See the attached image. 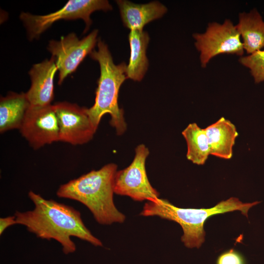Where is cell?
<instances>
[{"instance_id": "11", "label": "cell", "mask_w": 264, "mask_h": 264, "mask_svg": "<svg viewBox=\"0 0 264 264\" xmlns=\"http://www.w3.org/2000/svg\"><path fill=\"white\" fill-rule=\"evenodd\" d=\"M58 70L54 57L34 65L29 74L31 85L25 92L31 107L51 105L54 98V79Z\"/></svg>"}, {"instance_id": "3", "label": "cell", "mask_w": 264, "mask_h": 264, "mask_svg": "<svg viewBox=\"0 0 264 264\" xmlns=\"http://www.w3.org/2000/svg\"><path fill=\"white\" fill-rule=\"evenodd\" d=\"M98 50H93L90 57L98 62L100 75L98 80L95 102L87 108V113L94 127L97 129L101 118L106 114L110 115V124L115 128L118 135L126 130L127 124L124 111L118 106V97L120 88L127 78L125 63L115 65L107 45L98 38Z\"/></svg>"}, {"instance_id": "16", "label": "cell", "mask_w": 264, "mask_h": 264, "mask_svg": "<svg viewBox=\"0 0 264 264\" xmlns=\"http://www.w3.org/2000/svg\"><path fill=\"white\" fill-rule=\"evenodd\" d=\"M130 56L127 66V78L140 81L144 77L149 66L146 50L150 37L146 31L131 30L129 34Z\"/></svg>"}, {"instance_id": "8", "label": "cell", "mask_w": 264, "mask_h": 264, "mask_svg": "<svg viewBox=\"0 0 264 264\" xmlns=\"http://www.w3.org/2000/svg\"><path fill=\"white\" fill-rule=\"evenodd\" d=\"M98 30L94 29L79 40L74 33L62 36L58 41L49 42L47 49L55 59L59 71L58 84L74 72L85 57L94 50L97 44Z\"/></svg>"}, {"instance_id": "1", "label": "cell", "mask_w": 264, "mask_h": 264, "mask_svg": "<svg viewBox=\"0 0 264 264\" xmlns=\"http://www.w3.org/2000/svg\"><path fill=\"white\" fill-rule=\"evenodd\" d=\"M28 197L34 204L33 210L16 211V224L25 226L38 238L59 242L66 254L76 250L71 237L87 241L96 246L103 245L84 224L79 211L52 199H46L32 191Z\"/></svg>"}, {"instance_id": "19", "label": "cell", "mask_w": 264, "mask_h": 264, "mask_svg": "<svg viewBox=\"0 0 264 264\" xmlns=\"http://www.w3.org/2000/svg\"><path fill=\"white\" fill-rule=\"evenodd\" d=\"M217 264H244V261L238 252L232 249L220 254Z\"/></svg>"}, {"instance_id": "4", "label": "cell", "mask_w": 264, "mask_h": 264, "mask_svg": "<svg viewBox=\"0 0 264 264\" xmlns=\"http://www.w3.org/2000/svg\"><path fill=\"white\" fill-rule=\"evenodd\" d=\"M259 202L243 203L238 198L232 197L209 209L181 208L174 205L167 199L159 198L148 201L140 215L158 216L177 222L182 228L181 241L185 246L199 248L204 242V224L208 218L216 214L234 211H240L247 217L249 209Z\"/></svg>"}, {"instance_id": "7", "label": "cell", "mask_w": 264, "mask_h": 264, "mask_svg": "<svg viewBox=\"0 0 264 264\" xmlns=\"http://www.w3.org/2000/svg\"><path fill=\"white\" fill-rule=\"evenodd\" d=\"M149 154L144 144L137 146L135 155L127 168L117 171L114 179V193L126 196L136 201H153L159 198V193L151 184L146 173V160Z\"/></svg>"}, {"instance_id": "13", "label": "cell", "mask_w": 264, "mask_h": 264, "mask_svg": "<svg viewBox=\"0 0 264 264\" xmlns=\"http://www.w3.org/2000/svg\"><path fill=\"white\" fill-rule=\"evenodd\" d=\"M210 148V154L225 159H230L238 133L229 120L221 117L204 129Z\"/></svg>"}, {"instance_id": "17", "label": "cell", "mask_w": 264, "mask_h": 264, "mask_svg": "<svg viewBox=\"0 0 264 264\" xmlns=\"http://www.w3.org/2000/svg\"><path fill=\"white\" fill-rule=\"evenodd\" d=\"M187 146V158L193 163L203 165L210 154V148L204 129L196 123L189 124L182 131Z\"/></svg>"}, {"instance_id": "9", "label": "cell", "mask_w": 264, "mask_h": 264, "mask_svg": "<svg viewBox=\"0 0 264 264\" xmlns=\"http://www.w3.org/2000/svg\"><path fill=\"white\" fill-rule=\"evenodd\" d=\"M19 130L34 149L59 141V122L53 105L30 106Z\"/></svg>"}, {"instance_id": "14", "label": "cell", "mask_w": 264, "mask_h": 264, "mask_svg": "<svg viewBox=\"0 0 264 264\" xmlns=\"http://www.w3.org/2000/svg\"><path fill=\"white\" fill-rule=\"evenodd\" d=\"M236 25L247 53L251 54L264 48V21L257 9L240 13Z\"/></svg>"}, {"instance_id": "12", "label": "cell", "mask_w": 264, "mask_h": 264, "mask_svg": "<svg viewBox=\"0 0 264 264\" xmlns=\"http://www.w3.org/2000/svg\"><path fill=\"white\" fill-rule=\"evenodd\" d=\"M124 25L131 30H143L150 22L161 18L167 8L154 1L146 4H136L126 0L116 1Z\"/></svg>"}, {"instance_id": "15", "label": "cell", "mask_w": 264, "mask_h": 264, "mask_svg": "<svg viewBox=\"0 0 264 264\" xmlns=\"http://www.w3.org/2000/svg\"><path fill=\"white\" fill-rule=\"evenodd\" d=\"M30 106L25 93L10 92L0 99V132L20 129Z\"/></svg>"}, {"instance_id": "18", "label": "cell", "mask_w": 264, "mask_h": 264, "mask_svg": "<svg viewBox=\"0 0 264 264\" xmlns=\"http://www.w3.org/2000/svg\"><path fill=\"white\" fill-rule=\"evenodd\" d=\"M239 62L248 68L256 83L264 81V49L240 58Z\"/></svg>"}, {"instance_id": "20", "label": "cell", "mask_w": 264, "mask_h": 264, "mask_svg": "<svg viewBox=\"0 0 264 264\" xmlns=\"http://www.w3.org/2000/svg\"><path fill=\"white\" fill-rule=\"evenodd\" d=\"M16 224L15 216L0 219V235H1L8 227Z\"/></svg>"}, {"instance_id": "5", "label": "cell", "mask_w": 264, "mask_h": 264, "mask_svg": "<svg viewBox=\"0 0 264 264\" xmlns=\"http://www.w3.org/2000/svg\"><path fill=\"white\" fill-rule=\"evenodd\" d=\"M112 9L106 0H70L54 12L44 15L22 12L20 18L25 26L28 39L32 40L38 38L53 23L61 20L82 19L86 23V32L92 23L90 16L93 12Z\"/></svg>"}, {"instance_id": "2", "label": "cell", "mask_w": 264, "mask_h": 264, "mask_svg": "<svg viewBox=\"0 0 264 264\" xmlns=\"http://www.w3.org/2000/svg\"><path fill=\"white\" fill-rule=\"evenodd\" d=\"M117 168L115 164L110 163L99 170H92L61 185L57 191V196L83 204L100 224L122 223L125 216L113 202Z\"/></svg>"}, {"instance_id": "10", "label": "cell", "mask_w": 264, "mask_h": 264, "mask_svg": "<svg viewBox=\"0 0 264 264\" xmlns=\"http://www.w3.org/2000/svg\"><path fill=\"white\" fill-rule=\"evenodd\" d=\"M53 106L58 119L60 141L78 145L92 139L97 129L86 108L66 101L56 103Z\"/></svg>"}, {"instance_id": "6", "label": "cell", "mask_w": 264, "mask_h": 264, "mask_svg": "<svg viewBox=\"0 0 264 264\" xmlns=\"http://www.w3.org/2000/svg\"><path fill=\"white\" fill-rule=\"evenodd\" d=\"M195 45L200 52L202 67H205L214 57L221 54H243L244 48L236 25L230 20L222 24L209 23L205 32L194 33Z\"/></svg>"}]
</instances>
